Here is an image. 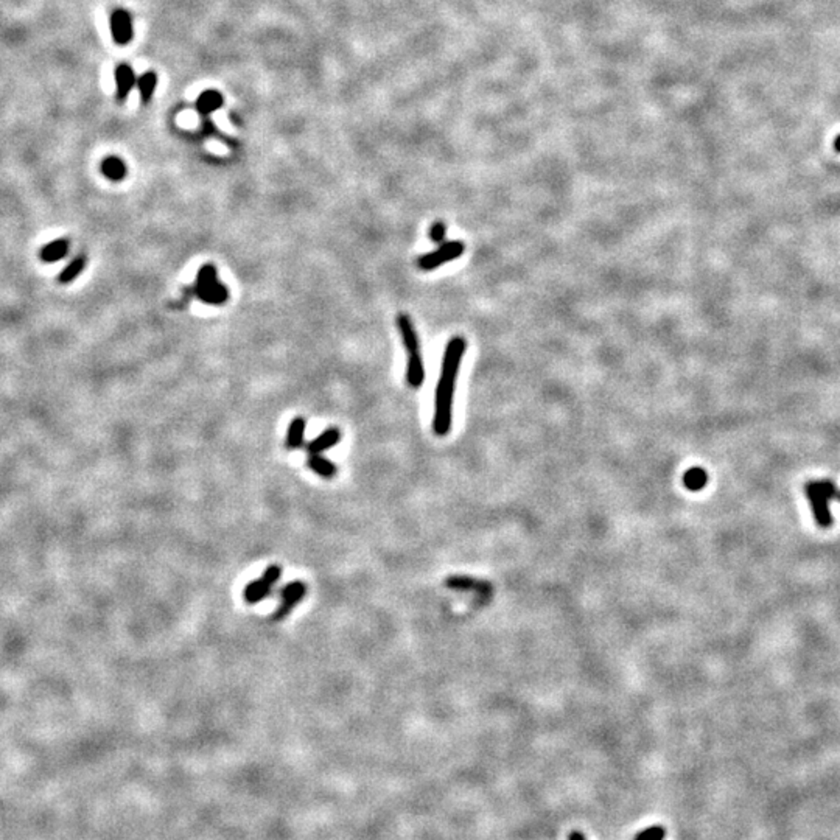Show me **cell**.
<instances>
[{
    "label": "cell",
    "mask_w": 840,
    "mask_h": 840,
    "mask_svg": "<svg viewBox=\"0 0 840 840\" xmlns=\"http://www.w3.org/2000/svg\"><path fill=\"white\" fill-rule=\"evenodd\" d=\"M398 330L402 335V341L408 353V367H406V381L411 388L418 389L422 386L425 380V369H423V359L420 353V343L415 328L413 326L411 318L400 313L397 318Z\"/></svg>",
    "instance_id": "2"
},
{
    "label": "cell",
    "mask_w": 840,
    "mask_h": 840,
    "mask_svg": "<svg viewBox=\"0 0 840 840\" xmlns=\"http://www.w3.org/2000/svg\"><path fill=\"white\" fill-rule=\"evenodd\" d=\"M305 428H307V422H305V419H302V418H294L292 422H289L287 441H285V445L288 450L302 449Z\"/></svg>",
    "instance_id": "11"
},
{
    "label": "cell",
    "mask_w": 840,
    "mask_h": 840,
    "mask_svg": "<svg viewBox=\"0 0 840 840\" xmlns=\"http://www.w3.org/2000/svg\"><path fill=\"white\" fill-rule=\"evenodd\" d=\"M464 352L466 340L461 336H454L445 349L441 375H439L436 388V405L433 420V428L436 431V435L439 436H445L451 428L453 398L454 391H456V380Z\"/></svg>",
    "instance_id": "1"
},
{
    "label": "cell",
    "mask_w": 840,
    "mask_h": 840,
    "mask_svg": "<svg viewBox=\"0 0 840 840\" xmlns=\"http://www.w3.org/2000/svg\"><path fill=\"white\" fill-rule=\"evenodd\" d=\"M706 481H708V475H706L705 470L701 467L689 468L685 473V476H683V484H685V488L693 490V492L702 490L706 485Z\"/></svg>",
    "instance_id": "16"
},
{
    "label": "cell",
    "mask_w": 840,
    "mask_h": 840,
    "mask_svg": "<svg viewBox=\"0 0 840 840\" xmlns=\"http://www.w3.org/2000/svg\"><path fill=\"white\" fill-rule=\"evenodd\" d=\"M111 31L117 44H128L132 39L131 16L125 10H115L111 16Z\"/></svg>",
    "instance_id": "8"
},
{
    "label": "cell",
    "mask_w": 840,
    "mask_h": 840,
    "mask_svg": "<svg viewBox=\"0 0 840 840\" xmlns=\"http://www.w3.org/2000/svg\"><path fill=\"white\" fill-rule=\"evenodd\" d=\"M445 234H447V226L444 223H441V221H437V223H435L433 226L430 227V237H431V240L436 241V243H441V245H442L444 240H445Z\"/></svg>",
    "instance_id": "20"
},
{
    "label": "cell",
    "mask_w": 840,
    "mask_h": 840,
    "mask_svg": "<svg viewBox=\"0 0 840 840\" xmlns=\"http://www.w3.org/2000/svg\"><path fill=\"white\" fill-rule=\"evenodd\" d=\"M86 266V257L84 255H78L76 258H74L72 262H70L64 270L61 271L58 282L59 284H70V282L75 280L80 274L83 272Z\"/></svg>",
    "instance_id": "17"
},
{
    "label": "cell",
    "mask_w": 840,
    "mask_h": 840,
    "mask_svg": "<svg viewBox=\"0 0 840 840\" xmlns=\"http://www.w3.org/2000/svg\"><path fill=\"white\" fill-rule=\"evenodd\" d=\"M836 500H839V501H840V492L837 493V498H836Z\"/></svg>",
    "instance_id": "23"
},
{
    "label": "cell",
    "mask_w": 840,
    "mask_h": 840,
    "mask_svg": "<svg viewBox=\"0 0 840 840\" xmlns=\"http://www.w3.org/2000/svg\"><path fill=\"white\" fill-rule=\"evenodd\" d=\"M69 253V241L66 238L54 240L41 249V260L45 263L58 262Z\"/></svg>",
    "instance_id": "13"
},
{
    "label": "cell",
    "mask_w": 840,
    "mask_h": 840,
    "mask_svg": "<svg viewBox=\"0 0 840 840\" xmlns=\"http://www.w3.org/2000/svg\"><path fill=\"white\" fill-rule=\"evenodd\" d=\"M341 441V431L338 428H328L324 433H321L316 439L307 445V451L310 454H321L327 450L333 449L336 444Z\"/></svg>",
    "instance_id": "10"
},
{
    "label": "cell",
    "mask_w": 840,
    "mask_h": 840,
    "mask_svg": "<svg viewBox=\"0 0 840 840\" xmlns=\"http://www.w3.org/2000/svg\"><path fill=\"white\" fill-rule=\"evenodd\" d=\"M156 84H158V76H156V74H153V72H146L137 80V88H139L140 98H142L144 105L150 103L154 89H156Z\"/></svg>",
    "instance_id": "18"
},
{
    "label": "cell",
    "mask_w": 840,
    "mask_h": 840,
    "mask_svg": "<svg viewBox=\"0 0 840 840\" xmlns=\"http://www.w3.org/2000/svg\"><path fill=\"white\" fill-rule=\"evenodd\" d=\"M834 148H836L837 153H840V136H837L836 140H834Z\"/></svg>",
    "instance_id": "22"
},
{
    "label": "cell",
    "mask_w": 840,
    "mask_h": 840,
    "mask_svg": "<svg viewBox=\"0 0 840 840\" xmlns=\"http://www.w3.org/2000/svg\"><path fill=\"white\" fill-rule=\"evenodd\" d=\"M568 839L570 840H585V837L582 834H580V833H577V831H573Z\"/></svg>",
    "instance_id": "21"
},
{
    "label": "cell",
    "mask_w": 840,
    "mask_h": 840,
    "mask_svg": "<svg viewBox=\"0 0 840 840\" xmlns=\"http://www.w3.org/2000/svg\"><path fill=\"white\" fill-rule=\"evenodd\" d=\"M666 837V831L662 827H650L637 836L635 840H663Z\"/></svg>",
    "instance_id": "19"
},
{
    "label": "cell",
    "mask_w": 840,
    "mask_h": 840,
    "mask_svg": "<svg viewBox=\"0 0 840 840\" xmlns=\"http://www.w3.org/2000/svg\"><path fill=\"white\" fill-rule=\"evenodd\" d=\"M101 173L109 179V180H122L127 175V166H125L123 161L115 158V156H109L103 162H101Z\"/></svg>",
    "instance_id": "15"
},
{
    "label": "cell",
    "mask_w": 840,
    "mask_h": 840,
    "mask_svg": "<svg viewBox=\"0 0 840 840\" xmlns=\"http://www.w3.org/2000/svg\"><path fill=\"white\" fill-rule=\"evenodd\" d=\"M221 106H223V96L217 91L202 92L198 101H196V109H198V113L202 115L214 113Z\"/></svg>",
    "instance_id": "14"
},
{
    "label": "cell",
    "mask_w": 840,
    "mask_h": 840,
    "mask_svg": "<svg viewBox=\"0 0 840 840\" xmlns=\"http://www.w3.org/2000/svg\"><path fill=\"white\" fill-rule=\"evenodd\" d=\"M195 292L201 302L209 305H221L229 299V292H227L226 285L218 280L214 265H204L200 270Z\"/></svg>",
    "instance_id": "4"
},
{
    "label": "cell",
    "mask_w": 840,
    "mask_h": 840,
    "mask_svg": "<svg viewBox=\"0 0 840 840\" xmlns=\"http://www.w3.org/2000/svg\"><path fill=\"white\" fill-rule=\"evenodd\" d=\"M307 466L311 472H315L321 478H326V480H332L338 473V468L333 462L324 456H321V454H310L307 459Z\"/></svg>",
    "instance_id": "12"
},
{
    "label": "cell",
    "mask_w": 840,
    "mask_h": 840,
    "mask_svg": "<svg viewBox=\"0 0 840 840\" xmlns=\"http://www.w3.org/2000/svg\"><path fill=\"white\" fill-rule=\"evenodd\" d=\"M305 594H307V584H304L302 580H293V582H288L282 587L279 592L280 602L276 611H274L272 621H282V619L292 615L293 610L305 598Z\"/></svg>",
    "instance_id": "6"
},
{
    "label": "cell",
    "mask_w": 840,
    "mask_h": 840,
    "mask_svg": "<svg viewBox=\"0 0 840 840\" xmlns=\"http://www.w3.org/2000/svg\"><path fill=\"white\" fill-rule=\"evenodd\" d=\"M282 577V568L279 565H270L268 568L263 571V575L260 579L257 580H251V582L245 587V592H243V599H245L246 604L249 606H254V604H258L265 601L266 598H270L272 590H274V585H276Z\"/></svg>",
    "instance_id": "5"
},
{
    "label": "cell",
    "mask_w": 840,
    "mask_h": 840,
    "mask_svg": "<svg viewBox=\"0 0 840 840\" xmlns=\"http://www.w3.org/2000/svg\"><path fill=\"white\" fill-rule=\"evenodd\" d=\"M462 253H464V245L461 241H447L442 243L433 253L422 255L418 260V265L422 271H433L439 266L461 257Z\"/></svg>",
    "instance_id": "7"
},
{
    "label": "cell",
    "mask_w": 840,
    "mask_h": 840,
    "mask_svg": "<svg viewBox=\"0 0 840 840\" xmlns=\"http://www.w3.org/2000/svg\"><path fill=\"white\" fill-rule=\"evenodd\" d=\"M136 84V75L128 64H120L115 69V86H117V100L125 101L128 97L131 89Z\"/></svg>",
    "instance_id": "9"
},
{
    "label": "cell",
    "mask_w": 840,
    "mask_h": 840,
    "mask_svg": "<svg viewBox=\"0 0 840 840\" xmlns=\"http://www.w3.org/2000/svg\"><path fill=\"white\" fill-rule=\"evenodd\" d=\"M837 488L836 483L831 480L822 481H810L806 484V495L810 498V503L812 507V514L815 522L823 529H828L833 526V517L829 510V500L837 498Z\"/></svg>",
    "instance_id": "3"
}]
</instances>
